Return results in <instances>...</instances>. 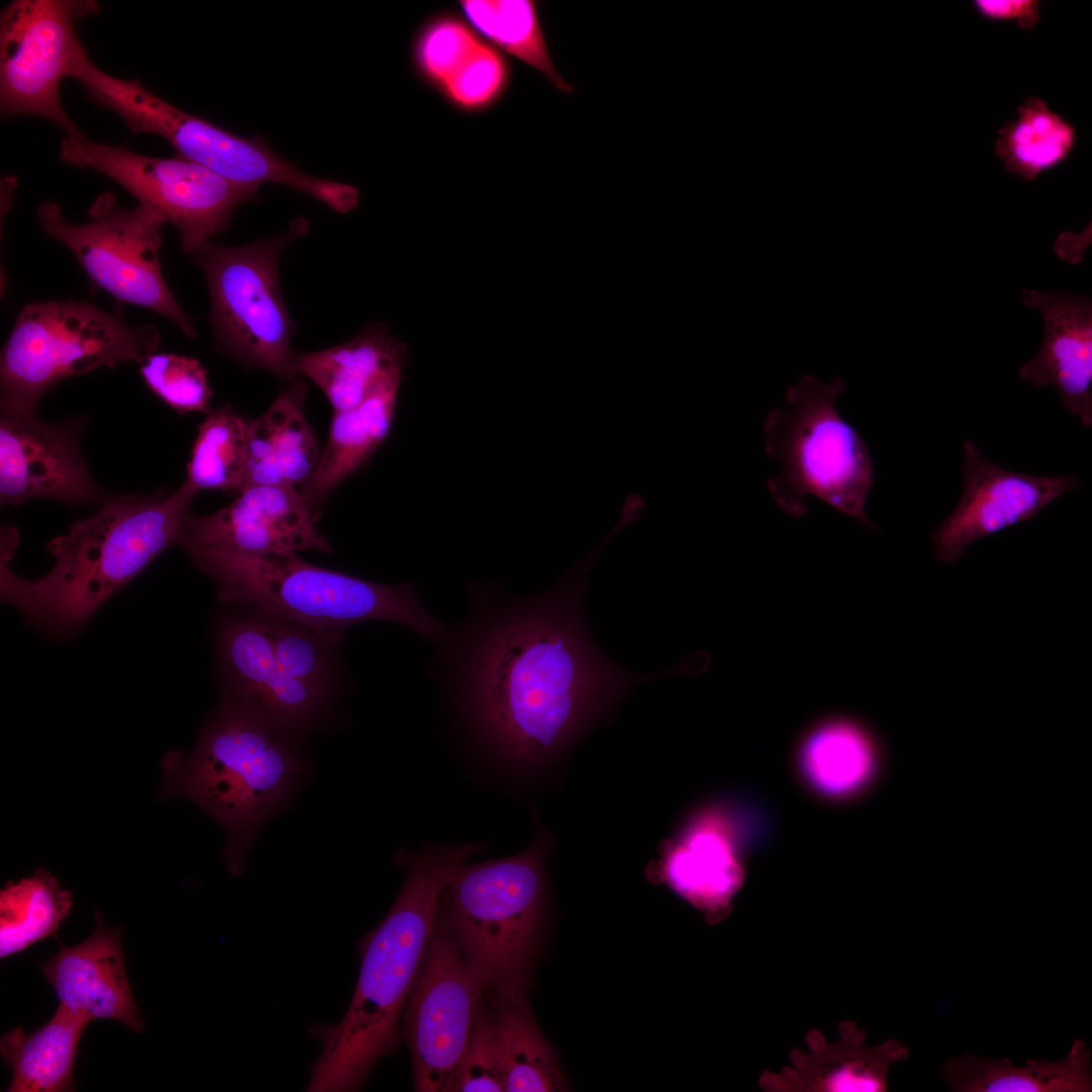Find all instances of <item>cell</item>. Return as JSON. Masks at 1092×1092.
Listing matches in <instances>:
<instances>
[{
    "label": "cell",
    "mask_w": 1092,
    "mask_h": 1092,
    "mask_svg": "<svg viewBox=\"0 0 1092 1092\" xmlns=\"http://www.w3.org/2000/svg\"><path fill=\"white\" fill-rule=\"evenodd\" d=\"M402 370L403 366H396L386 371L360 403L334 412L328 441L316 468L299 488L317 518L335 488L359 470L387 437Z\"/></svg>",
    "instance_id": "obj_22"
},
{
    "label": "cell",
    "mask_w": 1092,
    "mask_h": 1092,
    "mask_svg": "<svg viewBox=\"0 0 1092 1092\" xmlns=\"http://www.w3.org/2000/svg\"><path fill=\"white\" fill-rule=\"evenodd\" d=\"M1022 300L1041 313L1044 335L1037 354L1019 376L1035 387L1053 385L1063 405L1084 426L1092 425V302L1086 295L1022 291Z\"/></svg>",
    "instance_id": "obj_20"
},
{
    "label": "cell",
    "mask_w": 1092,
    "mask_h": 1092,
    "mask_svg": "<svg viewBox=\"0 0 1092 1092\" xmlns=\"http://www.w3.org/2000/svg\"><path fill=\"white\" fill-rule=\"evenodd\" d=\"M60 160L106 175L141 205L157 210L177 229L182 251L189 255L225 231L235 209L253 200L259 189L232 182L178 155L146 156L85 135L65 136Z\"/></svg>",
    "instance_id": "obj_12"
},
{
    "label": "cell",
    "mask_w": 1092,
    "mask_h": 1092,
    "mask_svg": "<svg viewBox=\"0 0 1092 1092\" xmlns=\"http://www.w3.org/2000/svg\"><path fill=\"white\" fill-rule=\"evenodd\" d=\"M82 427V420L50 424L37 415L1 416V504L19 505L34 497L70 504L104 502L79 448Z\"/></svg>",
    "instance_id": "obj_17"
},
{
    "label": "cell",
    "mask_w": 1092,
    "mask_h": 1092,
    "mask_svg": "<svg viewBox=\"0 0 1092 1092\" xmlns=\"http://www.w3.org/2000/svg\"><path fill=\"white\" fill-rule=\"evenodd\" d=\"M512 66L496 48L482 40L439 93L454 108L477 113L491 108L507 93Z\"/></svg>",
    "instance_id": "obj_35"
},
{
    "label": "cell",
    "mask_w": 1092,
    "mask_h": 1092,
    "mask_svg": "<svg viewBox=\"0 0 1092 1092\" xmlns=\"http://www.w3.org/2000/svg\"><path fill=\"white\" fill-rule=\"evenodd\" d=\"M100 12L93 0H15L0 14V107L4 117L49 119L66 136L85 134L66 113L60 85L85 50L76 22Z\"/></svg>",
    "instance_id": "obj_13"
},
{
    "label": "cell",
    "mask_w": 1092,
    "mask_h": 1092,
    "mask_svg": "<svg viewBox=\"0 0 1092 1092\" xmlns=\"http://www.w3.org/2000/svg\"><path fill=\"white\" fill-rule=\"evenodd\" d=\"M88 94L115 112L130 133L164 138L177 155L239 184L279 183L307 194L336 212L360 204L355 186L309 175L269 148L260 135L243 138L161 99L135 79H121L83 58L72 72Z\"/></svg>",
    "instance_id": "obj_9"
},
{
    "label": "cell",
    "mask_w": 1092,
    "mask_h": 1092,
    "mask_svg": "<svg viewBox=\"0 0 1092 1092\" xmlns=\"http://www.w3.org/2000/svg\"><path fill=\"white\" fill-rule=\"evenodd\" d=\"M483 989L452 938L434 926L400 1020L415 1091L448 1092Z\"/></svg>",
    "instance_id": "obj_14"
},
{
    "label": "cell",
    "mask_w": 1092,
    "mask_h": 1092,
    "mask_svg": "<svg viewBox=\"0 0 1092 1092\" xmlns=\"http://www.w3.org/2000/svg\"><path fill=\"white\" fill-rule=\"evenodd\" d=\"M263 614L282 673L329 700L336 679L337 646L345 633Z\"/></svg>",
    "instance_id": "obj_33"
},
{
    "label": "cell",
    "mask_w": 1092,
    "mask_h": 1092,
    "mask_svg": "<svg viewBox=\"0 0 1092 1092\" xmlns=\"http://www.w3.org/2000/svg\"><path fill=\"white\" fill-rule=\"evenodd\" d=\"M89 220L72 223L55 202L39 205L41 229L76 258L90 281L119 301L139 305L173 322L189 339L197 332L167 285L160 262L161 229L155 209L119 205L112 192L100 193L88 209Z\"/></svg>",
    "instance_id": "obj_11"
},
{
    "label": "cell",
    "mask_w": 1092,
    "mask_h": 1092,
    "mask_svg": "<svg viewBox=\"0 0 1092 1092\" xmlns=\"http://www.w3.org/2000/svg\"><path fill=\"white\" fill-rule=\"evenodd\" d=\"M803 786L828 803H849L867 796L883 777L885 744L866 720L828 713L807 724L793 747Z\"/></svg>",
    "instance_id": "obj_19"
},
{
    "label": "cell",
    "mask_w": 1092,
    "mask_h": 1092,
    "mask_svg": "<svg viewBox=\"0 0 1092 1092\" xmlns=\"http://www.w3.org/2000/svg\"><path fill=\"white\" fill-rule=\"evenodd\" d=\"M288 382L264 414L248 422L243 489L253 485L301 486L316 468L321 452L305 417L307 387L301 379Z\"/></svg>",
    "instance_id": "obj_23"
},
{
    "label": "cell",
    "mask_w": 1092,
    "mask_h": 1092,
    "mask_svg": "<svg viewBox=\"0 0 1092 1092\" xmlns=\"http://www.w3.org/2000/svg\"><path fill=\"white\" fill-rule=\"evenodd\" d=\"M217 644L226 700L292 734L318 718L328 700L282 673L262 612L226 619Z\"/></svg>",
    "instance_id": "obj_18"
},
{
    "label": "cell",
    "mask_w": 1092,
    "mask_h": 1092,
    "mask_svg": "<svg viewBox=\"0 0 1092 1092\" xmlns=\"http://www.w3.org/2000/svg\"><path fill=\"white\" fill-rule=\"evenodd\" d=\"M483 849L479 843L432 845L401 851L402 887L382 921L359 942L360 971L348 1010L335 1024L316 1023L321 1042L306 1091L348 1092L363 1087L374 1066L394 1053L399 1022L434 930L440 893L455 869Z\"/></svg>",
    "instance_id": "obj_2"
},
{
    "label": "cell",
    "mask_w": 1092,
    "mask_h": 1092,
    "mask_svg": "<svg viewBox=\"0 0 1092 1092\" xmlns=\"http://www.w3.org/2000/svg\"><path fill=\"white\" fill-rule=\"evenodd\" d=\"M461 13L488 43L541 72L566 94L573 91L556 70L531 0H461Z\"/></svg>",
    "instance_id": "obj_31"
},
{
    "label": "cell",
    "mask_w": 1092,
    "mask_h": 1092,
    "mask_svg": "<svg viewBox=\"0 0 1092 1092\" xmlns=\"http://www.w3.org/2000/svg\"><path fill=\"white\" fill-rule=\"evenodd\" d=\"M316 515L291 485H253L223 509L188 517L181 544L193 549L249 554L329 553L330 542L317 530Z\"/></svg>",
    "instance_id": "obj_16"
},
{
    "label": "cell",
    "mask_w": 1092,
    "mask_h": 1092,
    "mask_svg": "<svg viewBox=\"0 0 1092 1092\" xmlns=\"http://www.w3.org/2000/svg\"><path fill=\"white\" fill-rule=\"evenodd\" d=\"M160 342L155 326H130L90 302L27 303L1 351V416H35L39 399L60 381L100 367L142 363Z\"/></svg>",
    "instance_id": "obj_8"
},
{
    "label": "cell",
    "mask_w": 1092,
    "mask_h": 1092,
    "mask_svg": "<svg viewBox=\"0 0 1092 1092\" xmlns=\"http://www.w3.org/2000/svg\"><path fill=\"white\" fill-rule=\"evenodd\" d=\"M844 383L805 375L786 393V405L768 412L764 452L779 464L767 488L786 514L800 518L815 495L871 529L866 503L875 482L874 462L859 433L836 410Z\"/></svg>",
    "instance_id": "obj_7"
},
{
    "label": "cell",
    "mask_w": 1092,
    "mask_h": 1092,
    "mask_svg": "<svg viewBox=\"0 0 1092 1092\" xmlns=\"http://www.w3.org/2000/svg\"><path fill=\"white\" fill-rule=\"evenodd\" d=\"M973 6L985 19L1014 21L1021 29H1033L1040 19L1036 0H976Z\"/></svg>",
    "instance_id": "obj_38"
},
{
    "label": "cell",
    "mask_w": 1092,
    "mask_h": 1092,
    "mask_svg": "<svg viewBox=\"0 0 1092 1092\" xmlns=\"http://www.w3.org/2000/svg\"><path fill=\"white\" fill-rule=\"evenodd\" d=\"M483 996L498 1034L505 1092L564 1091V1075L536 1024L527 991L498 994L483 989Z\"/></svg>",
    "instance_id": "obj_28"
},
{
    "label": "cell",
    "mask_w": 1092,
    "mask_h": 1092,
    "mask_svg": "<svg viewBox=\"0 0 1092 1092\" xmlns=\"http://www.w3.org/2000/svg\"><path fill=\"white\" fill-rule=\"evenodd\" d=\"M148 387L178 413L208 412L211 389L207 373L192 357L154 353L140 363Z\"/></svg>",
    "instance_id": "obj_36"
},
{
    "label": "cell",
    "mask_w": 1092,
    "mask_h": 1092,
    "mask_svg": "<svg viewBox=\"0 0 1092 1092\" xmlns=\"http://www.w3.org/2000/svg\"><path fill=\"white\" fill-rule=\"evenodd\" d=\"M963 450L962 496L929 536L936 558L947 564L957 562L975 541L1033 519L1080 484L1072 474L1041 476L1005 469L970 440Z\"/></svg>",
    "instance_id": "obj_15"
},
{
    "label": "cell",
    "mask_w": 1092,
    "mask_h": 1092,
    "mask_svg": "<svg viewBox=\"0 0 1092 1092\" xmlns=\"http://www.w3.org/2000/svg\"><path fill=\"white\" fill-rule=\"evenodd\" d=\"M482 40L459 14L437 13L422 24L413 39V66L439 92Z\"/></svg>",
    "instance_id": "obj_34"
},
{
    "label": "cell",
    "mask_w": 1092,
    "mask_h": 1092,
    "mask_svg": "<svg viewBox=\"0 0 1092 1092\" xmlns=\"http://www.w3.org/2000/svg\"><path fill=\"white\" fill-rule=\"evenodd\" d=\"M189 483L176 490L117 495L92 516L47 544L55 558L43 576L30 579L9 566L18 543L13 527L1 531L0 593L4 603L53 633L82 626L108 599L159 555L181 543L194 497Z\"/></svg>",
    "instance_id": "obj_3"
},
{
    "label": "cell",
    "mask_w": 1092,
    "mask_h": 1092,
    "mask_svg": "<svg viewBox=\"0 0 1092 1092\" xmlns=\"http://www.w3.org/2000/svg\"><path fill=\"white\" fill-rule=\"evenodd\" d=\"M666 874L672 887L699 908L724 909L743 880L728 825L718 816L700 818L668 855Z\"/></svg>",
    "instance_id": "obj_25"
},
{
    "label": "cell",
    "mask_w": 1092,
    "mask_h": 1092,
    "mask_svg": "<svg viewBox=\"0 0 1092 1092\" xmlns=\"http://www.w3.org/2000/svg\"><path fill=\"white\" fill-rule=\"evenodd\" d=\"M589 567L581 559L553 588L525 599L472 583L467 613L433 642L430 672L480 742L513 767L552 759L642 680L589 636L581 606Z\"/></svg>",
    "instance_id": "obj_1"
},
{
    "label": "cell",
    "mask_w": 1092,
    "mask_h": 1092,
    "mask_svg": "<svg viewBox=\"0 0 1092 1092\" xmlns=\"http://www.w3.org/2000/svg\"><path fill=\"white\" fill-rule=\"evenodd\" d=\"M248 422L230 405L208 411L198 427L185 481L200 491L240 492L245 483Z\"/></svg>",
    "instance_id": "obj_32"
},
{
    "label": "cell",
    "mask_w": 1092,
    "mask_h": 1092,
    "mask_svg": "<svg viewBox=\"0 0 1092 1092\" xmlns=\"http://www.w3.org/2000/svg\"><path fill=\"white\" fill-rule=\"evenodd\" d=\"M91 935L78 945L61 949L41 965L46 980L61 1005L88 1018L120 1021L133 1031L144 1030L139 1007L129 987L121 950V927H105L95 913Z\"/></svg>",
    "instance_id": "obj_21"
},
{
    "label": "cell",
    "mask_w": 1092,
    "mask_h": 1092,
    "mask_svg": "<svg viewBox=\"0 0 1092 1092\" xmlns=\"http://www.w3.org/2000/svg\"><path fill=\"white\" fill-rule=\"evenodd\" d=\"M942 1077L959 1092H1088L1092 1090L1091 1052L1077 1038L1065 1058L1026 1062L1017 1067L1004 1058L990 1060L971 1053L949 1058Z\"/></svg>",
    "instance_id": "obj_26"
},
{
    "label": "cell",
    "mask_w": 1092,
    "mask_h": 1092,
    "mask_svg": "<svg viewBox=\"0 0 1092 1092\" xmlns=\"http://www.w3.org/2000/svg\"><path fill=\"white\" fill-rule=\"evenodd\" d=\"M293 735L226 700L190 755L172 751L162 761L161 794L193 801L224 828L223 856L235 876L259 828L301 779Z\"/></svg>",
    "instance_id": "obj_4"
},
{
    "label": "cell",
    "mask_w": 1092,
    "mask_h": 1092,
    "mask_svg": "<svg viewBox=\"0 0 1092 1092\" xmlns=\"http://www.w3.org/2000/svg\"><path fill=\"white\" fill-rule=\"evenodd\" d=\"M187 552L212 578L223 602L306 626L345 633L354 624L383 620L406 626L432 643L446 627L425 609L413 583L367 580L310 564L296 553Z\"/></svg>",
    "instance_id": "obj_5"
},
{
    "label": "cell",
    "mask_w": 1092,
    "mask_h": 1092,
    "mask_svg": "<svg viewBox=\"0 0 1092 1092\" xmlns=\"http://www.w3.org/2000/svg\"><path fill=\"white\" fill-rule=\"evenodd\" d=\"M90 1020L59 1004L41 1027H16L3 1034L0 1055L12 1072L7 1092L74 1091L73 1068L81 1035Z\"/></svg>",
    "instance_id": "obj_27"
},
{
    "label": "cell",
    "mask_w": 1092,
    "mask_h": 1092,
    "mask_svg": "<svg viewBox=\"0 0 1092 1092\" xmlns=\"http://www.w3.org/2000/svg\"><path fill=\"white\" fill-rule=\"evenodd\" d=\"M296 217L276 237L239 247L207 242L192 256L202 270L211 301L215 347L240 363L293 380L295 325L282 298L278 263L282 252L308 231Z\"/></svg>",
    "instance_id": "obj_10"
},
{
    "label": "cell",
    "mask_w": 1092,
    "mask_h": 1092,
    "mask_svg": "<svg viewBox=\"0 0 1092 1092\" xmlns=\"http://www.w3.org/2000/svg\"><path fill=\"white\" fill-rule=\"evenodd\" d=\"M405 357V344L375 323L345 344L295 353L293 368L324 392L334 412H341L360 403L386 371L403 366Z\"/></svg>",
    "instance_id": "obj_24"
},
{
    "label": "cell",
    "mask_w": 1092,
    "mask_h": 1092,
    "mask_svg": "<svg viewBox=\"0 0 1092 1092\" xmlns=\"http://www.w3.org/2000/svg\"><path fill=\"white\" fill-rule=\"evenodd\" d=\"M72 904V893L47 870L7 882L0 891V959L55 935Z\"/></svg>",
    "instance_id": "obj_30"
},
{
    "label": "cell",
    "mask_w": 1092,
    "mask_h": 1092,
    "mask_svg": "<svg viewBox=\"0 0 1092 1092\" xmlns=\"http://www.w3.org/2000/svg\"><path fill=\"white\" fill-rule=\"evenodd\" d=\"M1017 111L1015 120L998 129L995 154L1008 173L1032 181L1069 159L1076 129L1036 96L1026 98Z\"/></svg>",
    "instance_id": "obj_29"
},
{
    "label": "cell",
    "mask_w": 1092,
    "mask_h": 1092,
    "mask_svg": "<svg viewBox=\"0 0 1092 1092\" xmlns=\"http://www.w3.org/2000/svg\"><path fill=\"white\" fill-rule=\"evenodd\" d=\"M505 1092L498 1034L483 991L470 1039L448 1092Z\"/></svg>",
    "instance_id": "obj_37"
},
{
    "label": "cell",
    "mask_w": 1092,
    "mask_h": 1092,
    "mask_svg": "<svg viewBox=\"0 0 1092 1092\" xmlns=\"http://www.w3.org/2000/svg\"><path fill=\"white\" fill-rule=\"evenodd\" d=\"M646 505L645 497L639 492L629 493L624 499L621 515L611 529V532L616 535L619 531L625 528L627 525L635 522L642 514Z\"/></svg>",
    "instance_id": "obj_39"
},
{
    "label": "cell",
    "mask_w": 1092,
    "mask_h": 1092,
    "mask_svg": "<svg viewBox=\"0 0 1092 1092\" xmlns=\"http://www.w3.org/2000/svg\"><path fill=\"white\" fill-rule=\"evenodd\" d=\"M548 846L542 833L518 854L465 860L440 893L434 926L452 938L486 991H527L543 921Z\"/></svg>",
    "instance_id": "obj_6"
}]
</instances>
